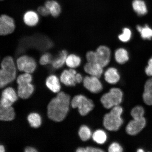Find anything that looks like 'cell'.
I'll return each mask as SVG.
<instances>
[{"label": "cell", "mask_w": 152, "mask_h": 152, "mask_svg": "<svg viewBox=\"0 0 152 152\" xmlns=\"http://www.w3.org/2000/svg\"><path fill=\"white\" fill-rule=\"evenodd\" d=\"M71 103L69 95L63 92H58L48 105V117L56 122L63 121L69 112Z\"/></svg>", "instance_id": "1"}, {"label": "cell", "mask_w": 152, "mask_h": 152, "mask_svg": "<svg viewBox=\"0 0 152 152\" xmlns=\"http://www.w3.org/2000/svg\"><path fill=\"white\" fill-rule=\"evenodd\" d=\"M0 70V87L3 88L14 81L17 77L16 62L10 56H6L1 62Z\"/></svg>", "instance_id": "2"}, {"label": "cell", "mask_w": 152, "mask_h": 152, "mask_svg": "<svg viewBox=\"0 0 152 152\" xmlns=\"http://www.w3.org/2000/svg\"><path fill=\"white\" fill-rule=\"evenodd\" d=\"M123 112V108L119 105L113 107L104 116L103 125L105 128L110 131L118 130L123 123L121 117Z\"/></svg>", "instance_id": "3"}, {"label": "cell", "mask_w": 152, "mask_h": 152, "mask_svg": "<svg viewBox=\"0 0 152 152\" xmlns=\"http://www.w3.org/2000/svg\"><path fill=\"white\" fill-rule=\"evenodd\" d=\"M123 97L122 91L118 88H113L104 94L100 100L104 107L110 109L119 105L122 101Z\"/></svg>", "instance_id": "4"}, {"label": "cell", "mask_w": 152, "mask_h": 152, "mask_svg": "<svg viewBox=\"0 0 152 152\" xmlns=\"http://www.w3.org/2000/svg\"><path fill=\"white\" fill-rule=\"evenodd\" d=\"M71 104L74 109L77 108L79 113L83 116L87 115L94 107L92 101L83 95L74 97L71 101Z\"/></svg>", "instance_id": "5"}, {"label": "cell", "mask_w": 152, "mask_h": 152, "mask_svg": "<svg viewBox=\"0 0 152 152\" xmlns=\"http://www.w3.org/2000/svg\"><path fill=\"white\" fill-rule=\"evenodd\" d=\"M16 63L19 71L23 73L32 74L37 69V61L33 57L23 55L17 59Z\"/></svg>", "instance_id": "6"}, {"label": "cell", "mask_w": 152, "mask_h": 152, "mask_svg": "<svg viewBox=\"0 0 152 152\" xmlns=\"http://www.w3.org/2000/svg\"><path fill=\"white\" fill-rule=\"evenodd\" d=\"M15 21L12 17L6 14L0 17V35L6 36L12 34L16 29Z\"/></svg>", "instance_id": "7"}, {"label": "cell", "mask_w": 152, "mask_h": 152, "mask_svg": "<svg viewBox=\"0 0 152 152\" xmlns=\"http://www.w3.org/2000/svg\"><path fill=\"white\" fill-rule=\"evenodd\" d=\"M18 94L11 87L5 88L1 93L0 105L4 107L12 106L18 99Z\"/></svg>", "instance_id": "8"}, {"label": "cell", "mask_w": 152, "mask_h": 152, "mask_svg": "<svg viewBox=\"0 0 152 152\" xmlns=\"http://www.w3.org/2000/svg\"><path fill=\"white\" fill-rule=\"evenodd\" d=\"M99 78L94 76H86L83 79V85L85 88L90 92L97 94L101 92L103 86Z\"/></svg>", "instance_id": "9"}, {"label": "cell", "mask_w": 152, "mask_h": 152, "mask_svg": "<svg viewBox=\"0 0 152 152\" xmlns=\"http://www.w3.org/2000/svg\"><path fill=\"white\" fill-rule=\"evenodd\" d=\"M146 124V121L144 117L140 118L133 119L127 125L126 132L130 135H136L144 129Z\"/></svg>", "instance_id": "10"}, {"label": "cell", "mask_w": 152, "mask_h": 152, "mask_svg": "<svg viewBox=\"0 0 152 152\" xmlns=\"http://www.w3.org/2000/svg\"><path fill=\"white\" fill-rule=\"evenodd\" d=\"M77 71L72 68L64 69L61 74L60 79L61 82L67 86H75L77 83Z\"/></svg>", "instance_id": "11"}, {"label": "cell", "mask_w": 152, "mask_h": 152, "mask_svg": "<svg viewBox=\"0 0 152 152\" xmlns=\"http://www.w3.org/2000/svg\"><path fill=\"white\" fill-rule=\"evenodd\" d=\"M97 58V63L102 67H105L109 64L111 57V51L107 47L102 45L97 49L96 51Z\"/></svg>", "instance_id": "12"}, {"label": "cell", "mask_w": 152, "mask_h": 152, "mask_svg": "<svg viewBox=\"0 0 152 152\" xmlns=\"http://www.w3.org/2000/svg\"><path fill=\"white\" fill-rule=\"evenodd\" d=\"M34 85L31 83H26L18 85V94L19 97L26 99L29 98L34 91Z\"/></svg>", "instance_id": "13"}, {"label": "cell", "mask_w": 152, "mask_h": 152, "mask_svg": "<svg viewBox=\"0 0 152 152\" xmlns=\"http://www.w3.org/2000/svg\"><path fill=\"white\" fill-rule=\"evenodd\" d=\"M23 20L26 26L30 27H34L37 26L39 22V14L33 10L28 11L24 13Z\"/></svg>", "instance_id": "14"}, {"label": "cell", "mask_w": 152, "mask_h": 152, "mask_svg": "<svg viewBox=\"0 0 152 152\" xmlns=\"http://www.w3.org/2000/svg\"><path fill=\"white\" fill-rule=\"evenodd\" d=\"M85 71L91 76L99 78L103 73V67L97 63L87 62L84 66Z\"/></svg>", "instance_id": "15"}, {"label": "cell", "mask_w": 152, "mask_h": 152, "mask_svg": "<svg viewBox=\"0 0 152 152\" xmlns=\"http://www.w3.org/2000/svg\"><path fill=\"white\" fill-rule=\"evenodd\" d=\"M45 85L49 90L54 93L59 92L61 88L59 79L54 75L48 77L45 80Z\"/></svg>", "instance_id": "16"}, {"label": "cell", "mask_w": 152, "mask_h": 152, "mask_svg": "<svg viewBox=\"0 0 152 152\" xmlns=\"http://www.w3.org/2000/svg\"><path fill=\"white\" fill-rule=\"evenodd\" d=\"M68 55L67 51L65 49L60 51L58 56L53 59L50 64L52 67L56 69H59L62 67L66 64Z\"/></svg>", "instance_id": "17"}, {"label": "cell", "mask_w": 152, "mask_h": 152, "mask_svg": "<svg viewBox=\"0 0 152 152\" xmlns=\"http://www.w3.org/2000/svg\"><path fill=\"white\" fill-rule=\"evenodd\" d=\"M45 6L48 10L50 15L56 18L61 12V7L59 4L55 0H48L45 2Z\"/></svg>", "instance_id": "18"}, {"label": "cell", "mask_w": 152, "mask_h": 152, "mask_svg": "<svg viewBox=\"0 0 152 152\" xmlns=\"http://www.w3.org/2000/svg\"><path fill=\"white\" fill-rule=\"evenodd\" d=\"M15 116L14 109L12 106L4 107L0 105V120L3 121H11Z\"/></svg>", "instance_id": "19"}, {"label": "cell", "mask_w": 152, "mask_h": 152, "mask_svg": "<svg viewBox=\"0 0 152 152\" xmlns=\"http://www.w3.org/2000/svg\"><path fill=\"white\" fill-rule=\"evenodd\" d=\"M104 76L106 81L111 84H115L120 79L117 70L113 67L108 68L104 73Z\"/></svg>", "instance_id": "20"}, {"label": "cell", "mask_w": 152, "mask_h": 152, "mask_svg": "<svg viewBox=\"0 0 152 152\" xmlns=\"http://www.w3.org/2000/svg\"><path fill=\"white\" fill-rule=\"evenodd\" d=\"M142 97L146 104L152 105V78L146 81Z\"/></svg>", "instance_id": "21"}, {"label": "cell", "mask_w": 152, "mask_h": 152, "mask_svg": "<svg viewBox=\"0 0 152 152\" xmlns=\"http://www.w3.org/2000/svg\"><path fill=\"white\" fill-rule=\"evenodd\" d=\"M132 7L135 12L140 16H143L148 12L147 5L142 0H134L132 2Z\"/></svg>", "instance_id": "22"}, {"label": "cell", "mask_w": 152, "mask_h": 152, "mask_svg": "<svg viewBox=\"0 0 152 152\" xmlns=\"http://www.w3.org/2000/svg\"><path fill=\"white\" fill-rule=\"evenodd\" d=\"M81 59L79 56L75 54L68 55L66 58L65 64L68 68L75 69L80 65Z\"/></svg>", "instance_id": "23"}, {"label": "cell", "mask_w": 152, "mask_h": 152, "mask_svg": "<svg viewBox=\"0 0 152 152\" xmlns=\"http://www.w3.org/2000/svg\"><path fill=\"white\" fill-rule=\"evenodd\" d=\"M115 58L116 61L118 63L124 64L129 60L128 52L124 48L118 49L115 53Z\"/></svg>", "instance_id": "24"}, {"label": "cell", "mask_w": 152, "mask_h": 152, "mask_svg": "<svg viewBox=\"0 0 152 152\" xmlns=\"http://www.w3.org/2000/svg\"><path fill=\"white\" fill-rule=\"evenodd\" d=\"M28 123L32 128H37L41 126L42 119L40 115L37 113H31L27 117Z\"/></svg>", "instance_id": "25"}, {"label": "cell", "mask_w": 152, "mask_h": 152, "mask_svg": "<svg viewBox=\"0 0 152 152\" xmlns=\"http://www.w3.org/2000/svg\"><path fill=\"white\" fill-rule=\"evenodd\" d=\"M107 135L104 131L102 130H97L92 135V138L97 143L102 144L105 143L107 140Z\"/></svg>", "instance_id": "26"}, {"label": "cell", "mask_w": 152, "mask_h": 152, "mask_svg": "<svg viewBox=\"0 0 152 152\" xmlns=\"http://www.w3.org/2000/svg\"><path fill=\"white\" fill-rule=\"evenodd\" d=\"M137 29L140 32L141 37L144 39H151L152 38V29L147 24L144 27L140 25L137 26Z\"/></svg>", "instance_id": "27"}, {"label": "cell", "mask_w": 152, "mask_h": 152, "mask_svg": "<svg viewBox=\"0 0 152 152\" xmlns=\"http://www.w3.org/2000/svg\"><path fill=\"white\" fill-rule=\"evenodd\" d=\"M79 135L81 140L86 141L88 140L92 136V132L88 126L83 125L80 128L78 132Z\"/></svg>", "instance_id": "28"}, {"label": "cell", "mask_w": 152, "mask_h": 152, "mask_svg": "<svg viewBox=\"0 0 152 152\" xmlns=\"http://www.w3.org/2000/svg\"><path fill=\"white\" fill-rule=\"evenodd\" d=\"M33 80V77L31 74L23 73L17 77L16 82L18 85L26 83H31Z\"/></svg>", "instance_id": "29"}, {"label": "cell", "mask_w": 152, "mask_h": 152, "mask_svg": "<svg viewBox=\"0 0 152 152\" xmlns=\"http://www.w3.org/2000/svg\"><path fill=\"white\" fill-rule=\"evenodd\" d=\"M144 108L141 106H137L133 108L131 114L133 119H137L144 117Z\"/></svg>", "instance_id": "30"}, {"label": "cell", "mask_w": 152, "mask_h": 152, "mask_svg": "<svg viewBox=\"0 0 152 152\" xmlns=\"http://www.w3.org/2000/svg\"><path fill=\"white\" fill-rule=\"evenodd\" d=\"M53 59L52 56L50 53H45L40 57L39 62L41 65H47L48 64H50Z\"/></svg>", "instance_id": "31"}, {"label": "cell", "mask_w": 152, "mask_h": 152, "mask_svg": "<svg viewBox=\"0 0 152 152\" xmlns=\"http://www.w3.org/2000/svg\"><path fill=\"white\" fill-rule=\"evenodd\" d=\"M132 35V31L130 30L128 28H124L123 29V33L119 35L118 38L120 40L123 42H126L130 40Z\"/></svg>", "instance_id": "32"}, {"label": "cell", "mask_w": 152, "mask_h": 152, "mask_svg": "<svg viewBox=\"0 0 152 152\" xmlns=\"http://www.w3.org/2000/svg\"><path fill=\"white\" fill-rule=\"evenodd\" d=\"M77 152H103V150L99 148L92 147H87L86 148L80 147L77 148L76 150Z\"/></svg>", "instance_id": "33"}, {"label": "cell", "mask_w": 152, "mask_h": 152, "mask_svg": "<svg viewBox=\"0 0 152 152\" xmlns=\"http://www.w3.org/2000/svg\"><path fill=\"white\" fill-rule=\"evenodd\" d=\"M108 151L110 152H122L123 151V149L119 143L114 142L109 146Z\"/></svg>", "instance_id": "34"}, {"label": "cell", "mask_w": 152, "mask_h": 152, "mask_svg": "<svg viewBox=\"0 0 152 152\" xmlns=\"http://www.w3.org/2000/svg\"><path fill=\"white\" fill-rule=\"evenodd\" d=\"M86 58L88 62L97 63V58L96 52L89 51L86 54Z\"/></svg>", "instance_id": "35"}, {"label": "cell", "mask_w": 152, "mask_h": 152, "mask_svg": "<svg viewBox=\"0 0 152 152\" xmlns=\"http://www.w3.org/2000/svg\"><path fill=\"white\" fill-rule=\"evenodd\" d=\"M37 11L38 14L43 17H47L50 15L48 10L45 5L44 6H40L38 7Z\"/></svg>", "instance_id": "36"}, {"label": "cell", "mask_w": 152, "mask_h": 152, "mask_svg": "<svg viewBox=\"0 0 152 152\" xmlns=\"http://www.w3.org/2000/svg\"><path fill=\"white\" fill-rule=\"evenodd\" d=\"M145 72L147 75L152 76V57L148 62V65L146 67Z\"/></svg>", "instance_id": "37"}, {"label": "cell", "mask_w": 152, "mask_h": 152, "mask_svg": "<svg viewBox=\"0 0 152 152\" xmlns=\"http://www.w3.org/2000/svg\"><path fill=\"white\" fill-rule=\"evenodd\" d=\"M37 150L35 148L31 147H28L24 149L25 152H36Z\"/></svg>", "instance_id": "38"}, {"label": "cell", "mask_w": 152, "mask_h": 152, "mask_svg": "<svg viewBox=\"0 0 152 152\" xmlns=\"http://www.w3.org/2000/svg\"><path fill=\"white\" fill-rule=\"evenodd\" d=\"M5 151V149L3 145H0V152H4Z\"/></svg>", "instance_id": "39"}, {"label": "cell", "mask_w": 152, "mask_h": 152, "mask_svg": "<svg viewBox=\"0 0 152 152\" xmlns=\"http://www.w3.org/2000/svg\"><path fill=\"white\" fill-rule=\"evenodd\" d=\"M137 152H144V151L143 149H138L137 151Z\"/></svg>", "instance_id": "40"}, {"label": "cell", "mask_w": 152, "mask_h": 152, "mask_svg": "<svg viewBox=\"0 0 152 152\" xmlns=\"http://www.w3.org/2000/svg\"><path fill=\"white\" fill-rule=\"evenodd\" d=\"M1 1H4V0H1Z\"/></svg>", "instance_id": "41"}]
</instances>
